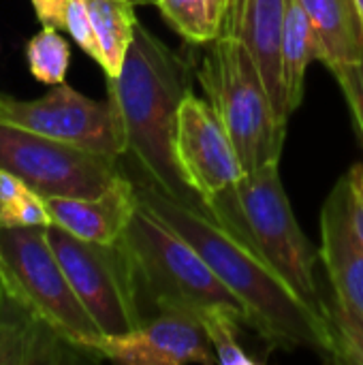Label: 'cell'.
I'll list each match as a JSON object with an SVG mask.
<instances>
[{"label":"cell","mask_w":363,"mask_h":365,"mask_svg":"<svg viewBox=\"0 0 363 365\" xmlns=\"http://www.w3.org/2000/svg\"><path fill=\"white\" fill-rule=\"evenodd\" d=\"M0 287L68 338L96 351L103 334L53 255L47 227H0Z\"/></svg>","instance_id":"6"},{"label":"cell","mask_w":363,"mask_h":365,"mask_svg":"<svg viewBox=\"0 0 363 365\" xmlns=\"http://www.w3.org/2000/svg\"><path fill=\"white\" fill-rule=\"evenodd\" d=\"M47 240L103 336L128 334L145 321L133 265L120 240L113 244L88 242L58 225L47 227Z\"/></svg>","instance_id":"7"},{"label":"cell","mask_w":363,"mask_h":365,"mask_svg":"<svg viewBox=\"0 0 363 365\" xmlns=\"http://www.w3.org/2000/svg\"><path fill=\"white\" fill-rule=\"evenodd\" d=\"M336 81L340 83L344 98L351 107V115L355 122V128L359 133L363 143V53L359 60L340 64L332 71Z\"/></svg>","instance_id":"25"},{"label":"cell","mask_w":363,"mask_h":365,"mask_svg":"<svg viewBox=\"0 0 363 365\" xmlns=\"http://www.w3.org/2000/svg\"><path fill=\"white\" fill-rule=\"evenodd\" d=\"M0 122L118 160L126 150L122 122L113 103L109 98L92 101L64 81L34 101H17L0 94Z\"/></svg>","instance_id":"9"},{"label":"cell","mask_w":363,"mask_h":365,"mask_svg":"<svg viewBox=\"0 0 363 365\" xmlns=\"http://www.w3.org/2000/svg\"><path fill=\"white\" fill-rule=\"evenodd\" d=\"M120 242L133 265L139 302L145 299L156 312L180 310L197 319L223 310L252 329L248 310L203 257L143 203L137 205Z\"/></svg>","instance_id":"4"},{"label":"cell","mask_w":363,"mask_h":365,"mask_svg":"<svg viewBox=\"0 0 363 365\" xmlns=\"http://www.w3.org/2000/svg\"><path fill=\"white\" fill-rule=\"evenodd\" d=\"M323 321L329 338V361L363 365V319L334 293L323 297Z\"/></svg>","instance_id":"19"},{"label":"cell","mask_w":363,"mask_h":365,"mask_svg":"<svg viewBox=\"0 0 363 365\" xmlns=\"http://www.w3.org/2000/svg\"><path fill=\"white\" fill-rule=\"evenodd\" d=\"M321 261L327 272L332 293L363 319V242L351 220L344 178L334 186L323 205Z\"/></svg>","instance_id":"14"},{"label":"cell","mask_w":363,"mask_h":365,"mask_svg":"<svg viewBox=\"0 0 363 365\" xmlns=\"http://www.w3.org/2000/svg\"><path fill=\"white\" fill-rule=\"evenodd\" d=\"M195 62L165 45L141 21L135 26L122 71L107 77V98L113 103L122 130L126 175L152 184L165 195L197 203L199 197L186 186L173 154V130L182 101L193 94Z\"/></svg>","instance_id":"2"},{"label":"cell","mask_w":363,"mask_h":365,"mask_svg":"<svg viewBox=\"0 0 363 365\" xmlns=\"http://www.w3.org/2000/svg\"><path fill=\"white\" fill-rule=\"evenodd\" d=\"M86 6L103 51L101 68L107 77H116L122 71L139 21L135 17V4L131 0H86Z\"/></svg>","instance_id":"18"},{"label":"cell","mask_w":363,"mask_h":365,"mask_svg":"<svg viewBox=\"0 0 363 365\" xmlns=\"http://www.w3.org/2000/svg\"><path fill=\"white\" fill-rule=\"evenodd\" d=\"M212 346L214 353L218 357V364L223 365H255L257 359L250 357L244 349V344L237 338V329L246 327L240 319H235L229 312L216 310V312H208L203 317H199Z\"/></svg>","instance_id":"22"},{"label":"cell","mask_w":363,"mask_h":365,"mask_svg":"<svg viewBox=\"0 0 363 365\" xmlns=\"http://www.w3.org/2000/svg\"><path fill=\"white\" fill-rule=\"evenodd\" d=\"M66 2L68 0H32L39 21L47 28H66Z\"/></svg>","instance_id":"27"},{"label":"cell","mask_w":363,"mask_h":365,"mask_svg":"<svg viewBox=\"0 0 363 365\" xmlns=\"http://www.w3.org/2000/svg\"><path fill=\"white\" fill-rule=\"evenodd\" d=\"M208 2H210V9H212V17H214L216 26L220 28V24L225 19V13H227L231 0H208Z\"/></svg>","instance_id":"29"},{"label":"cell","mask_w":363,"mask_h":365,"mask_svg":"<svg viewBox=\"0 0 363 365\" xmlns=\"http://www.w3.org/2000/svg\"><path fill=\"white\" fill-rule=\"evenodd\" d=\"M24 190H28V186L19 178H15L13 173L0 169V203H6V201L19 197Z\"/></svg>","instance_id":"28"},{"label":"cell","mask_w":363,"mask_h":365,"mask_svg":"<svg viewBox=\"0 0 363 365\" xmlns=\"http://www.w3.org/2000/svg\"><path fill=\"white\" fill-rule=\"evenodd\" d=\"M135 6H150V4H154L156 6V0H131Z\"/></svg>","instance_id":"30"},{"label":"cell","mask_w":363,"mask_h":365,"mask_svg":"<svg viewBox=\"0 0 363 365\" xmlns=\"http://www.w3.org/2000/svg\"><path fill=\"white\" fill-rule=\"evenodd\" d=\"M317 34L319 62L329 71L363 53V24L355 0H300Z\"/></svg>","instance_id":"16"},{"label":"cell","mask_w":363,"mask_h":365,"mask_svg":"<svg viewBox=\"0 0 363 365\" xmlns=\"http://www.w3.org/2000/svg\"><path fill=\"white\" fill-rule=\"evenodd\" d=\"M66 30L71 32L73 41L98 64H103V51L90 19V11L86 0H68L66 2Z\"/></svg>","instance_id":"24"},{"label":"cell","mask_w":363,"mask_h":365,"mask_svg":"<svg viewBox=\"0 0 363 365\" xmlns=\"http://www.w3.org/2000/svg\"><path fill=\"white\" fill-rule=\"evenodd\" d=\"M131 180L139 203L182 235L203 257L216 278L242 302L252 329L270 349H308L329 359L323 314L304 302L248 244L214 220L203 205L178 201L148 182Z\"/></svg>","instance_id":"1"},{"label":"cell","mask_w":363,"mask_h":365,"mask_svg":"<svg viewBox=\"0 0 363 365\" xmlns=\"http://www.w3.org/2000/svg\"><path fill=\"white\" fill-rule=\"evenodd\" d=\"M312 60H319V45L310 17L300 0H287L282 34V83L289 113H293L304 101L306 68Z\"/></svg>","instance_id":"17"},{"label":"cell","mask_w":363,"mask_h":365,"mask_svg":"<svg viewBox=\"0 0 363 365\" xmlns=\"http://www.w3.org/2000/svg\"><path fill=\"white\" fill-rule=\"evenodd\" d=\"M197 79L227 128L244 171L280 163L287 122L278 115L252 56L237 36L220 30L208 43Z\"/></svg>","instance_id":"5"},{"label":"cell","mask_w":363,"mask_h":365,"mask_svg":"<svg viewBox=\"0 0 363 365\" xmlns=\"http://www.w3.org/2000/svg\"><path fill=\"white\" fill-rule=\"evenodd\" d=\"M156 6L165 21L190 45H208L220 32L208 0H156Z\"/></svg>","instance_id":"21"},{"label":"cell","mask_w":363,"mask_h":365,"mask_svg":"<svg viewBox=\"0 0 363 365\" xmlns=\"http://www.w3.org/2000/svg\"><path fill=\"white\" fill-rule=\"evenodd\" d=\"M173 154L186 186L205 205L244 178L237 150L208 98L188 94L175 118Z\"/></svg>","instance_id":"10"},{"label":"cell","mask_w":363,"mask_h":365,"mask_svg":"<svg viewBox=\"0 0 363 365\" xmlns=\"http://www.w3.org/2000/svg\"><path fill=\"white\" fill-rule=\"evenodd\" d=\"M96 351L103 361L126 365L218 364L201 321L180 310L158 312L128 334L103 336Z\"/></svg>","instance_id":"11"},{"label":"cell","mask_w":363,"mask_h":365,"mask_svg":"<svg viewBox=\"0 0 363 365\" xmlns=\"http://www.w3.org/2000/svg\"><path fill=\"white\" fill-rule=\"evenodd\" d=\"M0 169L41 197H96L122 175L118 158L4 122H0Z\"/></svg>","instance_id":"8"},{"label":"cell","mask_w":363,"mask_h":365,"mask_svg":"<svg viewBox=\"0 0 363 365\" xmlns=\"http://www.w3.org/2000/svg\"><path fill=\"white\" fill-rule=\"evenodd\" d=\"M355 4H357V11H359V17H362L363 24V0H355Z\"/></svg>","instance_id":"31"},{"label":"cell","mask_w":363,"mask_h":365,"mask_svg":"<svg viewBox=\"0 0 363 365\" xmlns=\"http://www.w3.org/2000/svg\"><path fill=\"white\" fill-rule=\"evenodd\" d=\"M53 225L75 237L113 244L131 222L139 199L133 180L124 173L96 197H45Z\"/></svg>","instance_id":"15"},{"label":"cell","mask_w":363,"mask_h":365,"mask_svg":"<svg viewBox=\"0 0 363 365\" xmlns=\"http://www.w3.org/2000/svg\"><path fill=\"white\" fill-rule=\"evenodd\" d=\"M287 0H231L220 24L223 32L237 36L252 56L278 115L289 122L282 83V34Z\"/></svg>","instance_id":"13"},{"label":"cell","mask_w":363,"mask_h":365,"mask_svg":"<svg viewBox=\"0 0 363 365\" xmlns=\"http://www.w3.org/2000/svg\"><path fill=\"white\" fill-rule=\"evenodd\" d=\"M103 357L0 287V365L96 364Z\"/></svg>","instance_id":"12"},{"label":"cell","mask_w":363,"mask_h":365,"mask_svg":"<svg viewBox=\"0 0 363 365\" xmlns=\"http://www.w3.org/2000/svg\"><path fill=\"white\" fill-rule=\"evenodd\" d=\"M205 212L248 244L280 278L323 314L317 252L306 240L280 180V163L244 173L240 182L205 201Z\"/></svg>","instance_id":"3"},{"label":"cell","mask_w":363,"mask_h":365,"mask_svg":"<svg viewBox=\"0 0 363 365\" xmlns=\"http://www.w3.org/2000/svg\"><path fill=\"white\" fill-rule=\"evenodd\" d=\"M347 188H349V205H351V220L355 227V233L363 242V163H357L347 175Z\"/></svg>","instance_id":"26"},{"label":"cell","mask_w":363,"mask_h":365,"mask_svg":"<svg viewBox=\"0 0 363 365\" xmlns=\"http://www.w3.org/2000/svg\"><path fill=\"white\" fill-rule=\"evenodd\" d=\"M26 60L32 77L41 83L56 86L62 83L71 62V47L68 41L56 30L43 26L28 45H26Z\"/></svg>","instance_id":"20"},{"label":"cell","mask_w":363,"mask_h":365,"mask_svg":"<svg viewBox=\"0 0 363 365\" xmlns=\"http://www.w3.org/2000/svg\"><path fill=\"white\" fill-rule=\"evenodd\" d=\"M53 225L45 197L32 188L24 190L19 197L0 203V227H49Z\"/></svg>","instance_id":"23"}]
</instances>
